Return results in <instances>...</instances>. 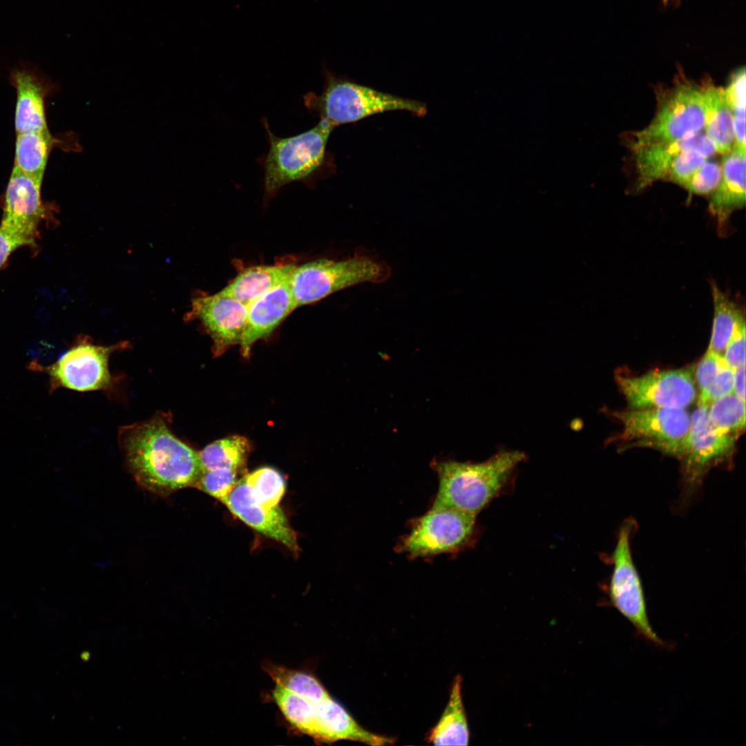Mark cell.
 <instances>
[{
  "label": "cell",
  "mask_w": 746,
  "mask_h": 746,
  "mask_svg": "<svg viewBox=\"0 0 746 746\" xmlns=\"http://www.w3.org/2000/svg\"><path fill=\"white\" fill-rule=\"evenodd\" d=\"M733 147L723 159L720 181L711 193L708 209L724 229L729 217L745 204V151Z\"/></svg>",
  "instance_id": "obj_19"
},
{
  "label": "cell",
  "mask_w": 746,
  "mask_h": 746,
  "mask_svg": "<svg viewBox=\"0 0 746 746\" xmlns=\"http://www.w3.org/2000/svg\"><path fill=\"white\" fill-rule=\"evenodd\" d=\"M263 668L276 685L293 694L313 702L331 698L320 681L309 673L271 662L264 663Z\"/></svg>",
  "instance_id": "obj_26"
},
{
  "label": "cell",
  "mask_w": 746,
  "mask_h": 746,
  "mask_svg": "<svg viewBox=\"0 0 746 746\" xmlns=\"http://www.w3.org/2000/svg\"><path fill=\"white\" fill-rule=\"evenodd\" d=\"M247 315L246 305L219 291L194 297L186 316L200 321L213 341V352L217 356L240 344Z\"/></svg>",
  "instance_id": "obj_13"
},
{
  "label": "cell",
  "mask_w": 746,
  "mask_h": 746,
  "mask_svg": "<svg viewBox=\"0 0 746 746\" xmlns=\"http://www.w3.org/2000/svg\"><path fill=\"white\" fill-rule=\"evenodd\" d=\"M306 734L324 742L351 740L372 745L392 742L391 738L363 729L332 698L315 702Z\"/></svg>",
  "instance_id": "obj_18"
},
{
  "label": "cell",
  "mask_w": 746,
  "mask_h": 746,
  "mask_svg": "<svg viewBox=\"0 0 746 746\" xmlns=\"http://www.w3.org/2000/svg\"><path fill=\"white\" fill-rule=\"evenodd\" d=\"M704 127L701 88L680 83L665 95L651 122L635 134L632 147L676 140L698 133Z\"/></svg>",
  "instance_id": "obj_10"
},
{
  "label": "cell",
  "mask_w": 746,
  "mask_h": 746,
  "mask_svg": "<svg viewBox=\"0 0 746 746\" xmlns=\"http://www.w3.org/2000/svg\"><path fill=\"white\" fill-rule=\"evenodd\" d=\"M461 676L454 680L448 703L431 730L429 740L435 745H468L469 730L461 695Z\"/></svg>",
  "instance_id": "obj_23"
},
{
  "label": "cell",
  "mask_w": 746,
  "mask_h": 746,
  "mask_svg": "<svg viewBox=\"0 0 746 746\" xmlns=\"http://www.w3.org/2000/svg\"><path fill=\"white\" fill-rule=\"evenodd\" d=\"M325 84L320 95H304L305 107L334 128L355 122L386 111H406L423 116L426 105L419 101L383 93L337 77L327 68L323 71Z\"/></svg>",
  "instance_id": "obj_4"
},
{
  "label": "cell",
  "mask_w": 746,
  "mask_h": 746,
  "mask_svg": "<svg viewBox=\"0 0 746 746\" xmlns=\"http://www.w3.org/2000/svg\"><path fill=\"white\" fill-rule=\"evenodd\" d=\"M476 515L449 508H431L403 538L401 549L412 557L450 553L472 535Z\"/></svg>",
  "instance_id": "obj_11"
},
{
  "label": "cell",
  "mask_w": 746,
  "mask_h": 746,
  "mask_svg": "<svg viewBox=\"0 0 746 746\" xmlns=\"http://www.w3.org/2000/svg\"><path fill=\"white\" fill-rule=\"evenodd\" d=\"M711 290L714 318L708 349L723 356L735 322L741 311L714 283L711 284Z\"/></svg>",
  "instance_id": "obj_27"
},
{
  "label": "cell",
  "mask_w": 746,
  "mask_h": 746,
  "mask_svg": "<svg viewBox=\"0 0 746 746\" xmlns=\"http://www.w3.org/2000/svg\"><path fill=\"white\" fill-rule=\"evenodd\" d=\"M723 357L733 369L745 365V320L742 312L735 322Z\"/></svg>",
  "instance_id": "obj_36"
},
{
  "label": "cell",
  "mask_w": 746,
  "mask_h": 746,
  "mask_svg": "<svg viewBox=\"0 0 746 746\" xmlns=\"http://www.w3.org/2000/svg\"><path fill=\"white\" fill-rule=\"evenodd\" d=\"M127 341L110 345L96 344L88 336L78 338L68 350L50 365L32 362L34 370L46 373L49 377L51 392L66 388L77 392H111L115 377L109 369L112 353L128 347Z\"/></svg>",
  "instance_id": "obj_6"
},
{
  "label": "cell",
  "mask_w": 746,
  "mask_h": 746,
  "mask_svg": "<svg viewBox=\"0 0 746 746\" xmlns=\"http://www.w3.org/2000/svg\"><path fill=\"white\" fill-rule=\"evenodd\" d=\"M705 133L713 142L716 152L729 153L734 144V132L731 112L722 88L706 84L701 88Z\"/></svg>",
  "instance_id": "obj_22"
},
{
  "label": "cell",
  "mask_w": 746,
  "mask_h": 746,
  "mask_svg": "<svg viewBox=\"0 0 746 746\" xmlns=\"http://www.w3.org/2000/svg\"><path fill=\"white\" fill-rule=\"evenodd\" d=\"M296 308L288 278L250 303L240 343L242 356H249L254 343L268 336Z\"/></svg>",
  "instance_id": "obj_16"
},
{
  "label": "cell",
  "mask_w": 746,
  "mask_h": 746,
  "mask_svg": "<svg viewBox=\"0 0 746 746\" xmlns=\"http://www.w3.org/2000/svg\"><path fill=\"white\" fill-rule=\"evenodd\" d=\"M17 90L15 126L17 133L48 130L45 114V98L49 83L37 68L21 61L10 73Z\"/></svg>",
  "instance_id": "obj_15"
},
{
  "label": "cell",
  "mask_w": 746,
  "mask_h": 746,
  "mask_svg": "<svg viewBox=\"0 0 746 746\" xmlns=\"http://www.w3.org/2000/svg\"><path fill=\"white\" fill-rule=\"evenodd\" d=\"M732 392L745 401V365L734 369Z\"/></svg>",
  "instance_id": "obj_38"
},
{
  "label": "cell",
  "mask_w": 746,
  "mask_h": 746,
  "mask_svg": "<svg viewBox=\"0 0 746 746\" xmlns=\"http://www.w3.org/2000/svg\"><path fill=\"white\" fill-rule=\"evenodd\" d=\"M243 478L258 504L267 508L278 506L285 491V482L278 470L262 467L244 475Z\"/></svg>",
  "instance_id": "obj_28"
},
{
  "label": "cell",
  "mask_w": 746,
  "mask_h": 746,
  "mask_svg": "<svg viewBox=\"0 0 746 746\" xmlns=\"http://www.w3.org/2000/svg\"><path fill=\"white\" fill-rule=\"evenodd\" d=\"M55 142L48 130L17 133L14 168L42 184Z\"/></svg>",
  "instance_id": "obj_24"
},
{
  "label": "cell",
  "mask_w": 746,
  "mask_h": 746,
  "mask_svg": "<svg viewBox=\"0 0 746 746\" xmlns=\"http://www.w3.org/2000/svg\"><path fill=\"white\" fill-rule=\"evenodd\" d=\"M262 122L269 148L260 160L264 169V189L271 197L283 186L296 182L313 183L321 176L327 162V144L334 127L321 120L313 128L290 137H281Z\"/></svg>",
  "instance_id": "obj_3"
},
{
  "label": "cell",
  "mask_w": 746,
  "mask_h": 746,
  "mask_svg": "<svg viewBox=\"0 0 746 746\" xmlns=\"http://www.w3.org/2000/svg\"><path fill=\"white\" fill-rule=\"evenodd\" d=\"M37 233L1 219L0 223V269L17 249L35 243Z\"/></svg>",
  "instance_id": "obj_32"
},
{
  "label": "cell",
  "mask_w": 746,
  "mask_h": 746,
  "mask_svg": "<svg viewBox=\"0 0 746 746\" xmlns=\"http://www.w3.org/2000/svg\"><path fill=\"white\" fill-rule=\"evenodd\" d=\"M295 267L293 263L248 267L241 270L220 292L248 306L286 280Z\"/></svg>",
  "instance_id": "obj_21"
},
{
  "label": "cell",
  "mask_w": 746,
  "mask_h": 746,
  "mask_svg": "<svg viewBox=\"0 0 746 746\" xmlns=\"http://www.w3.org/2000/svg\"><path fill=\"white\" fill-rule=\"evenodd\" d=\"M723 355L709 349L698 363L696 370V379L700 392L705 390L711 384L724 361Z\"/></svg>",
  "instance_id": "obj_37"
},
{
  "label": "cell",
  "mask_w": 746,
  "mask_h": 746,
  "mask_svg": "<svg viewBox=\"0 0 746 746\" xmlns=\"http://www.w3.org/2000/svg\"><path fill=\"white\" fill-rule=\"evenodd\" d=\"M709 407L698 405L693 412L688 432L674 455L681 463L682 478L689 492L696 490L714 466L731 459L737 437L714 427Z\"/></svg>",
  "instance_id": "obj_8"
},
{
  "label": "cell",
  "mask_w": 746,
  "mask_h": 746,
  "mask_svg": "<svg viewBox=\"0 0 746 746\" xmlns=\"http://www.w3.org/2000/svg\"><path fill=\"white\" fill-rule=\"evenodd\" d=\"M638 173L637 189H642L658 180H664L674 157L684 151H694L709 157L716 153L705 133L673 141L651 144L633 149Z\"/></svg>",
  "instance_id": "obj_17"
},
{
  "label": "cell",
  "mask_w": 746,
  "mask_h": 746,
  "mask_svg": "<svg viewBox=\"0 0 746 746\" xmlns=\"http://www.w3.org/2000/svg\"><path fill=\"white\" fill-rule=\"evenodd\" d=\"M707 158L694 151H682L672 160L664 180L683 186Z\"/></svg>",
  "instance_id": "obj_33"
},
{
  "label": "cell",
  "mask_w": 746,
  "mask_h": 746,
  "mask_svg": "<svg viewBox=\"0 0 746 746\" xmlns=\"http://www.w3.org/2000/svg\"><path fill=\"white\" fill-rule=\"evenodd\" d=\"M251 448L246 437L233 435L209 444L199 454L204 470L227 468L240 472L246 466Z\"/></svg>",
  "instance_id": "obj_25"
},
{
  "label": "cell",
  "mask_w": 746,
  "mask_h": 746,
  "mask_svg": "<svg viewBox=\"0 0 746 746\" xmlns=\"http://www.w3.org/2000/svg\"><path fill=\"white\" fill-rule=\"evenodd\" d=\"M709 417L714 427L738 437L745 427V401L729 393L709 405Z\"/></svg>",
  "instance_id": "obj_29"
},
{
  "label": "cell",
  "mask_w": 746,
  "mask_h": 746,
  "mask_svg": "<svg viewBox=\"0 0 746 746\" xmlns=\"http://www.w3.org/2000/svg\"><path fill=\"white\" fill-rule=\"evenodd\" d=\"M721 175V165L707 160L682 187L692 194H711L718 186Z\"/></svg>",
  "instance_id": "obj_34"
},
{
  "label": "cell",
  "mask_w": 746,
  "mask_h": 746,
  "mask_svg": "<svg viewBox=\"0 0 746 746\" xmlns=\"http://www.w3.org/2000/svg\"><path fill=\"white\" fill-rule=\"evenodd\" d=\"M693 372L690 365L638 376L618 374L615 381L631 409L685 408L696 398Z\"/></svg>",
  "instance_id": "obj_12"
},
{
  "label": "cell",
  "mask_w": 746,
  "mask_h": 746,
  "mask_svg": "<svg viewBox=\"0 0 746 746\" xmlns=\"http://www.w3.org/2000/svg\"><path fill=\"white\" fill-rule=\"evenodd\" d=\"M171 414L122 426L117 441L127 468L136 482L160 496L194 487L204 472L199 452L171 430Z\"/></svg>",
  "instance_id": "obj_1"
},
{
  "label": "cell",
  "mask_w": 746,
  "mask_h": 746,
  "mask_svg": "<svg viewBox=\"0 0 746 746\" xmlns=\"http://www.w3.org/2000/svg\"><path fill=\"white\" fill-rule=\"evenodd\" d=\"M390 275L391 269L385 261L357 252L340 260L321 258L296 265L288 281L298 307L352 286L383 283Z\"/></svg>",
  "instance_id": "obj_5"
},
{
  "label": "cell",
  "mask_w": 746,
  "mask_h": 746,
  "mask_svg": "<svg viewBox=\"0 0 746 746\" xmlns=\"http://www.w3.org/2000/svg\"><path fill=\"white\" fill-rule=\"evenodd\" d=\"M635 526L634 520L630 519L620 528L612 556L609 597L613 606L633 626L638 635L656 645L664 646V642L649 622L641 579L632 556L631 538Z\"/></svg>",
  "instance_id": "obj_7"
},
{
  "label": "cell",
  "mask_w": 746,
  "mask_h": 746,
  "mask_svg": "<svg viewBox=\"0 0 746 746\" xmlns=\"http://www.w3.org/2000/svg\"><path fill=\"white\" fill-rule=\"evenodd\" d=\"M220 501L245 524L280 542L294 555L298 554L296 533L291 527L283 510L279 506L267 508L258 504L252 496L243 476L238 479L230 493Z\"/></svg>",
  "instance_id": "obj_14"
},
{
  "label": "cell",
  "mask_w": 746,
  "mask_h": 746,
  "mask_svg": "<svg viewBox=\"0 0 746 746\" xmlns=\"http://www.w3.org/2000/svg\"><path fill=\"white\" fill-rule=\"evenodd\" d=\"M725 99L733 117L734 147L746 150L745 147V70L741 68L731 76L727 87L724 89Z\"/></svg>",
  "instance_id": "obj_30"
},
{
  "label": "cell",
  "mask_w": 746,
  "mask_h": 746,
  "mask_svg": "<svg viewBox=\"0 0 746 746\" xmlns=\"http://www.w3.org/2000/svg\"><path fill=\"white\" fill-rule=\"evenodd\" d=\"M239 475V471L227 468L205 470L195 488L221 501L232 490Z\"/></svg>",
  "instance_id": "obj_31"
},
{
  "label": "cell",
  "mask_w": 746,
  "mask_h": 746,
  "mask_svg": "<svg viewBox=\"0 0 746 746\" xmlns=\"http://www.w3.org/2000/svg\"><path fill=\"white\" fill-rule=\"evenodd\" d=\"M41 187V183L13 167L5 192L2 219L38 233L46 212Z\"/></svg>",
  "instance_id": "obj_20"
},
{
  "label": "cell",
  "mask_w": 746,
  "mask_h": 746,
  "mask_svg": "<svg viewBox=\"0 0 746 746\" xmlns=\"http://www.w3.org/2000/svg\"><path fill=\"white\" fill-rule=\"evenodd\" d=\"M734 369L724 359L716 376L707 388L700 392L698 405L709 406L716 400L731 393Z\"/></svg>",
  "instance_id": "obj_35"
},
{
  "label": "cell",
  "mask_w": 746,
  "mask_h": 746,
  "mask_svg": "<svg viewBox=\"0 0 746 746\" xmlns=\"http://www.w3.org/2000/svg\"><path fill=\"white\" fill-rule=\"evenodd\" d=\"M685 409H631L612 412L624 428L618 437L623 442L622 449L651 448L674 457L690 425L691 417Z\"/></svg>",
  "instance_id": "obj_9"
},
{
  "label": "cell",
  "mask_w": 746,
  "mask_h": 746,
  "mask_svg": "<svg viewBox=\"0 0 746 746\" xmlns=\"http://www.w3.org/2000/svg\"><path fill=\"white\" fill-rule=\"evenodd\" d=\"M525 455L497 453L481 463L437 462L439 488L432 508H455L476 515L506 484Z\"/></svg>",
  "instance_id": "obj_2"
}]
</instances>
